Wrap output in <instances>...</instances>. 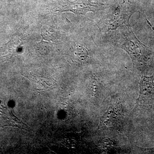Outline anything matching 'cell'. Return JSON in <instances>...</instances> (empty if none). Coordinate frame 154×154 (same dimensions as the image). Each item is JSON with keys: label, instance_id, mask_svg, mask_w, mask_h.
I'll use <instances>...</instances> for the list:
<instances>
[{"label": "cell", "instance_id": "6da1fadb", "mask_svg": "<svg viewBox=\"0 0 154 154\" xmlns=\"http://www.w3.org/2000/svg\"><path fill=\"white\" fill-rule=\"evenodd\" d=\"M128 35H122L120 47L129 54L133 62L138 65H143L148 62L152 54L148 47L142 44L135 36L130 26Z\"/></svg>", "mask_w": 154, "mask_h": 154}, {"label": "cell", "instance_id": "7a4b0ae2", "mask_svg": "<svg viewBox=\"0 0 154 154\" xmlns=\"http://www.w3.org/2000/svg\"><path fill=\"white\" fill-rule=\"evenodd\" d=\"M154 76L143 75L140 82L139 96L137 106L149 109L154 106Z\"/></svg>", "mask_w": 154, "mask_h": 154}, {"label": "cell", "instance_id": "3957f363", "mask_svg": "<svg viewBox=\"0 0 154 154\" xmlns=\"http://www.w3.org/2000/svg\"><path fill=\"white\" fill-rule=\"evenodd\" d=\"M105 4L94 3L88 0L71 2H69L62 8V11L71 12L77 15H85L89 12H94L105 8Z\"/></svg>", "mask_w": 154, "mask_h": 154}, {"label": "cell", "instance_id": "277c9868", "mask_svg": "<svg viewBox=\"0 0 154 154\" xmlns=\"http://www.w3.org/2000/svg\"><path fill=\"white\" fill-rule=\"evenodd\" d=\"M133 13L134 11L128 8L121 7L115 11L111 19L107 21V29L113 30L122 25H129V19Z\"/></svg>", "mask_w": 154, "mask_h": 154}, {"label": "cell", "instance_id": "5b68a950", "mask_svg": "<svg viewBox=\"0 0 154 154\" xmlns=\"http://www.w3.org/2000/svg\"><path fill=\"white\" fill-rule=\"evenodd\" d=\"M116 110L115 106L113 105L110 106L101 119L100 126L113 128L115 125L119 121V116Z\"/></svg>", "mask_w": 154, "mask_h": 154}, {"label": "cell", "instance_id": "8992f818", "mask_svg": "<svg viewBox=\"0 0 154 154\" xmlns=\"http://www.w3.org/2000/svg\"><path fill=\"white\" fill-rule=\"evenodd\" d=\"M146 22H147V23H148V25H149V26H150L151 27L152 29V30H153L154 31V26H152L151 24V23H150L149 22V21H148V20H146Z\"/></svg>", "mask_w": 154, "mask_h": 154}]
</instances>
